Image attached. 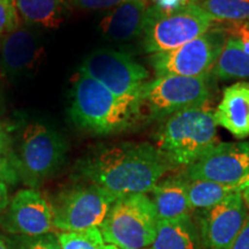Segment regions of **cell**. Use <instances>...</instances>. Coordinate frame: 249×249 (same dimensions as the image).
<instances>
[{
    "label": "cell",
    "instance_id": "obj_1",
    "mask_svg": "<svg viewBox=\"0 0 249 249\" xmlns=\"http://www.w3.org/2000/svg\"><path fill=\"white\" fill-rule=\"evenodd\" d=\"M174 167L156 145L121 142L99 145L77 163V173L114 194L149 193Z\"/></svg>",
    "mask_w": 249,
    "mask_h": 249
},
{
    "label": "cell",
    "instance_id": "obj_2",
    "mask_svg": "<svg viewBox=\"0 0 249 249\" xmlns=\"http://www.w3.org/2000/svg\"><path fill=\"white\" fill-rule=\"evenodd\" d=\"M68 113L80 129L102 136L132 129L144 117L140 96H117L81 73L71 88Z\"/></svg>",
    "mask_w": 249,
    "mask_h": 249
},
{
    "label": "cell",
    "instance_id": "obj_3",
    "mask_svg": "<svg viewBox=\"0 0 249 249\" xmlns=\"http://www.w3.org/2000/svg\"><path fill=\"white\" fill-rule=\"evenodd\" d=\"M156 142L174 169L188 167L200 160L219 143L209 103L165 118L156 133Z\"/></svg>",
    "mask_w": 249,
    "mask_h": 249
},
{
    "label": "cell",
    "instance_id": "obj_4",
    "mask_svg": "<svg viewBox=\"0 0 249 249\" xmlns=\"http://www.w3.org/2000/svg\"><path fill=\"white\" fill-rule=\"evenodd\" d=\"M66 155L67 143L57 129L42 121H31L21 130L12 165L18 176L35 188L60 170Z\"/></svg>",
    "mask_w": 249,
    "mask_h": 249
},
{
    "label": "cell",
    "instance_id": "obj_5",
    "mask_svg": "<svg viewBox=\"0 0 249 249\" xmlns=\"http://www.w3.org/2000/svg\"><path fill=\"white\" fill-rule=\"evenodd\" d=\"M158 216L147 194L121 195L99 230L107 245L119 249H148L157 233Z\"/></svg>",
    "mask_w": 249,
    "mask_h": 249
},
{
    "label": "cell",
    "instance_id": "obj_6",
    "mask_svg": "<svg viewBox=\"0 0 249 249\" xmlns=\"http://www.w3.org/2000/svg\"><path fill=\"white\" fill-rule=\"evenodd\" d=\"M216 20L192 5L163 12L149 6L143 31V49L151 54L167 52L208 33Z\"/></svg>",
    "mask_w": 249,
    "mask_h": 249
},
{
    "label": "cell",
    "instance_id": "obj_7",
    "mask_svg": "<svg viewBox=\"0 0 249 249\" xmlns=\"http://www.w3.org/2000/svg\"><path fill=\"white\" fill-rule=\"evenodd\" d=\"M120 196L91 182L71 186L51 204L54 229L79 232L101 227Z\"/></svg>",
    "mask_w": 249,
    "mask_h": 249
},
{
    "label": "cell",
    "instance_id": "obj_8",
    "mask_svg": "<svg viewBox=\"0 0 249 249\" xmlns=\"http://www.w3.org/2000/svg\"><path fill=\"white\" fill-rule=\"evenodd\" d=\"M211 96L210 75L156 77L140 91L142 110L152 120H163L177 112L208 104Z\"/></svg>",
    "mask_w": 249,
    "mask_h": 249
},
{
    "label": "cell",
    "instance_id": "obj_9",
    "mask_svg": "<svg viewBox=\"0 0 249 249\" xmlns=\"http://www.w3.org/2000/svg\"><path fill=\"white\" fill-rule=\"evenodd\" d=\"M214 23L197 38L171 51L152 54L149 60L156 76L211 75L226 39Z\"/></svg>",
    "mask_w": 249,
    "mask_h": 249
},
{
    "label": "cell",
    "instance_id": "obj_10",
    "mask_svg": "<svg viewBox=\"0 0 249 249\" xmlns=\"http://www.w3.org/2000/svg\"><path fill=\"white\" fill-rule=\"evenodd\" d=\"M80 73L117 96H140L149 71L132 55L113 49H98L83 59Z\"/></svg>",
    "mask_w": 249,
    "mask_h": 249
},
{
    "label": "cell",
    "instance_id": "obj_11",
    "mask_svg": "<svg viewBox=\"0 0 249 249\" xmlns=\"http://www.w3.org/2000/svg\"><path fill=\"white\" fill-rule=\"evenodd\" d=\"M189 180H208L227 185L249 178V141L218 143L198 160L186 167Z\"/></svg>",
    "mask_w": 249,
    "mask_h": 249
},
{
    "label": "cell",
    "instance_id": "obj_12",
    "mask_svg": "<svg viewBox=\"0 0 249 249\" xmlns=\"http://www.w3.org/2000/svg\"><path fill=\"white\" fill-rule=\"evenodd\" d=\"M248 207L240 193L202 210L200 230L209 249H231L248 218Z\"/></svg>",
    "mask_w": 249,
    "mask_h": 249
},
{
    "label": "cell",
    "instance_id": "obj_13",
    "mask_svg": "<svg viewBox=\"0 0 249 249\" xmlns=\"http://www.w3.org/2000/svg\"><path fill=\"white\" fill-rule=\"evenodd\" d=\"M6 231L18 235L48 234L54 229L51 204L36 189H23L14 195L1 218Z\"/></svg>",
    "mask_w": 249,
    "mask_h": 249
},
{
    "label": "cell",
    "instance_id": "obj_14",
    "mask_svg": "<svg viewBox=\"0 0 249 249\" xmlns=\"http://www.w3.org/2000/svg\"><path fill=\"white\" fill-rule=\"evenodd\" d=\"M42 40L31 27L18 26L0 40V67L11 79L29 75L42 59Z\"/></svg>",
    "mask_w": 249,
    "mask_h": 249
},
{
    "label": "cell",
    "instance_id": "obj_15",
    "mask_svg": "<svg viewBox=\"0 0 249 249\" xmlns=\"http://www.w3.org/2000/svg\"><path fill=\"white\" fill-rule=\"evenodd\" d=\"M147 0H127L102 18L98 29L102 36L116 43H127L142 36L147 23Z\"/></svg>",
    "mask_w": 249,
    "mask_h": 249
},
{
    "label": "cell",
    "instance_id": "obj_16",
    "mask_svg": "<svg viewBox=\"0 0 249 249\" xmlns=\"http://www.w3.org/2000/svg\"><path fill=\"white\" fill-rule=\"evenodd\" d=\"M214 123L235 139L249 136V82L240 81L224 89L223 97L213 112Z\"/></svg>",
    "mask_w": 249,
    "mask_h": 249
},
{
    "label": "cell",
    "instance_id": "obj_17",
    "mask_svg": "<svg viewBox=\"0 0 249 249\" xmlns=\"http://www.w3.org/2000/svg\"><path fill=\"white\" fill-rule=\"evenodd\" d=\"M149 193L157 211L158 220L174 219L191 213L188 179L185 174L160 180Z\"/></svg>",
    "mask_w": 249,
    "mask_h": 249
},
{
    "label": "cell",
    "instance_id": "obj_18",
    "mask_svg": "<svg viewBox=\"0 0 249 249\" xmlns=\"http://www.w3.org/2000/svg\"><path fill=\"white\" fill-rule=\"evenodd\" d=\"M203 245L200 226L189 213L174 219L158 220L150 249H202Z\"/></svg>",
    "mask_w": 249,
    "mask_h": 249
},
{
    "label": "cell",
    "instance_id": "obj_19",
    "mask_svg": "<svg viewBox=\"0 0 249 249\" xmlns=\"http://www.w3.org/2000/svg\"><path fill=\"white\" fill-rule=\"evenodd\" d=\"M18 17L29 27L53 29L65 20L67 0H15Z\"/></svg>",
    "mask_w": 249,
    "mask_h": 249
},
{
    "label": "cell",
    "instance_id": "obj_20",
    "mask_svg": "<svg viewBox=\"0 0 249 249\" xmlns=\"http://www.w3.org/2000/svg\"><path fill=\"white\" fill-rule=\"evenodd\" d=\"M213 74L222 80H249V48L234 37H226Z\"/></svg>",
    "mask_w": 249,
    "mask_h": 249
},
{
    "label": "cell",
    "instance_id": "obj_21",
    "mask_svg": "<svg viewBox=\"0 0 249 249\" xmlns=\"http://www.w3.org/2000/svg\"><path fill=\"white\" fill-rule=\"evenodd\" d=\"M234 193H240L239 183L227 185L208 180L188 179V200L192 210L208 209Z\"/></svg>",
    "mask_w": 249,
    "mask_h": 249
},
{
    "label": "cell",
    "instance_id": "obj_22",
    "mask_svg": "<svg viewBox=\"0 0 249 249\" xmlns=\"http://www.w3.org/2000/svg\"><path fill=\"white\" fill-rule=\"evenodd\" d=\"M188 5L220 22L249 21V0H189Z\"/></svg>",
    "mask_w": 249,
    "mask_h": 249
},
{
    "label": "cell",
    "instance_id": "obj_23",
    "mask_svg": "<svg viewBox=\"0 0 249 249\" xmlns=\"http://www.w3.org/2000/svg\"><path fill=\"white\" fill-rule=\"evenodd\" d=\"M58 239L61 249H107L99 227L79 232H61Z\"/></svg>",
    "mask_w": 249,
    "mask_h": 249
},
{
    "label": "cell",
    "instance_id": "obj_24",
    "mask_svg": "<svg viewBox=\"0 0 249 249\" xmlns=\"http://www.w3.org/2000/svg\"><path fill=\"white\" fill-rule=\"evenodd\" d=\"M14 249H61V246L58 236L48 233L36 236H18L14 240Z\"/></svg>",
    "mask_w": 249,
    "mask_h": 249
},
{
    "label": "cell",
    "instance_id": "obj_25",
    "mask_svg": "<svg viewBox=\"0 0 249 249\" xmlns=\"http://www.w3.org/2000/svg\"><path fill=\"white\" fill-rule=\"evenodd\" d=\"M20 26L15 0H0V36H6Z\"/></svg>",
    "mask_w": 249,
    "mask_h": 249
},
{
    "label": "cell",
    "instance_id": "obj_26",
    "mask_svg": "<svg viewBox=\"0 0 249 249\" xmlns=\"http://www.w3.org/2000/svg\"><path fill=\"white\" fill-rule=\"evenodd\" d=\"M127 0H67V4L77 9L114 8Z\"/></svg>",
    "mask_w": 249,
    "mask_h": 249
},
{
    "label": "cell",
    "instance_id": "obj_27",
    "mask_svg": "<svg viewBox=\"0 0 249 249\" xmlns=\"http://www.w3.org/2000/svg\"><path fill=\"white\" fill-rule=\"evenodd\" d=\"M155 7L163 12H172L176 9L186 7L189 0H152Z\"/></svg>",
    "mask_w": 249,
    "mask_h": 249
},
{
    "label": "cell",
    "instance_id": "obj_28",
    "mask_svg": "<svg viewBox=\"0 0 249 249\" xmlns=\"http://www.w3.org/2000/svg\"><path fill=\"white\" fill-rule=\"evenodd\" d=\"M18 178L17 171L13 167L9 161L6 160H0V179L4 180V181H9V182H14L15 180Z\"/></svg>",
    "mask_w": 249,
    "mask_h": 249
},
{
    "label": "cell",
    "instance_id": "obj_29",
    "mask_svg": "<svg viewBox=\"0 0 249 249\" xmlns=\"http://www.w3.org/2000/svg\"><path fill=\"white\" fill-rule=\"evenodd\" d=\"M231 249H249V216Z\"/></svg>",
    "mask_w": 249,
    "mask_h": 249
},
{
    "label": "cell",
    "instance_id": "obj_30",
    "mask_svg": "<svg viewBox=\"0 0 249 249\" xmlns=\"http://www.w3.org/2000/svg\"><path fill=\"white\" fill-rule=\"evenodd\" d=\"M9 200H8V189L7 185L4 180L0 179V211L5 210L8 207Z\"/></svg>",
    "mask_w": 249,
    "mask_h": 249
},
{
    "label": "cell",
    "instance_id": "obj_31",
    "mask_svg": "<svg viewBox=\"0 0 249 249\" xmlns=\"http://www.w3.org/2000/svg\"><path fill=\"white\" fill-rule=\"evenodd\" d=\"M5 148H6V138L4 133H2L1 129H0V160H2L1 156L4 154Z\"/></svg>",
    "mask_w": 249,
    "mask_h": 249
},
{
    "label": "cell",
    "instance_id": "obj_32",
    "mask_svg": "<svg viewBox=\"0 0 249 249\" xmlns=\"http://www.w3.org/2000/svg\"><path fill=\"white\" fill-rule=\"evenodd\" d=\"M0 249H8L7 246H6V244L2 240H0Z\"/></svg>",
    "mask_w": 249,
    "mask_h": 249
},
{
    "label": "cell",
    "instance_id": "obj_33",
    "mask_svg": "<svg viewBox=\"0 0 249 249\" xmlns=\"http://www.w3.org/2000/svg\"><path fill=\"white\" fill-rule=\"evenodd\" d=\"M107 249H119V248H117V247H114V246H111V245H107ZM148 249H150V248H148Z\"/></svg>",
    "mask_w": 249,
    "mask_h": 249
}]
</instances>
